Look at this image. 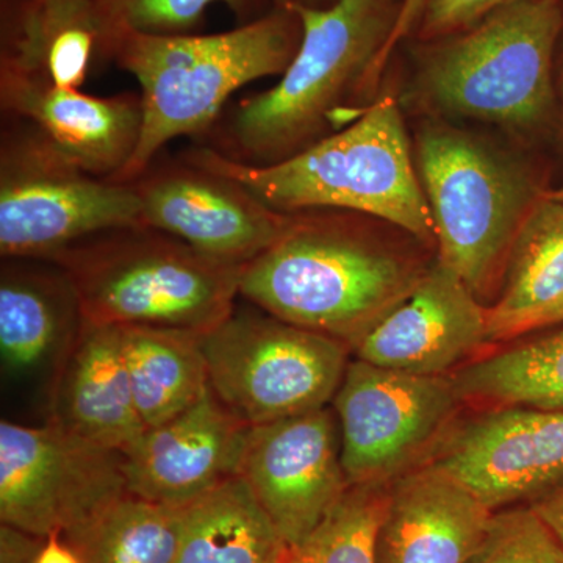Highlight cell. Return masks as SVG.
I'll return each instance as SVG.
<instances>
[{"mask_svg":"<svg viewBox=\"0 0 563 563\" xmlns=\"http://www.w3.org/2000/svg\"><path fill=\"white\" fill-rule=\"evenodd\" d=\"M2 114L31 122L85 172L113 180L131 162L143 129L135 92L99 98L0 69Z\"/></svg>","mask_w":563,"mask_h":563,"instance_id":"17","label":"cell"},{"mask_svg":"<svg viewBox=\"0 0 563 563\" xmlns=\"http://www.w3.org/2000/svg\"><path fill=\"white\" fill-rule=\"evenodd\" d=\"M301 40V18L290 0L262 20L213 35L111 33L99 62H113L135 77L143 102L139 146L113 181L136 179L169 141L209 132L233 92L284 74Z\"/></svg>","mask_w":563,"mask_h":563,"instance_id":"1","label":"cell"},{"mask_svg":"<svg viewBox=\"0 0 563 563\" xmlns=\"http://www.w3.org/2000/svg\"><path fill=\"white\" fill-rule=\"evenodd\" d=\"M47 262L69 280L85 324L201 333L235 309L243 268L147 225L96 233Z\"/></svg>","mask_w":563,"mask_h":563,"instance_id":"5","label":"cell"},{"mask_svg":"<svg viewBox=\"0 0 563 563\" xmlns=\"http://www.w3.org/2000/svg\"><path fill=\"white\" fill-rule=\"evenodd\" d=\"M239 476L285 544L301 543L350 487L335 412L322 407L251 426Z\"/></svg>","mask_w":563,"mask_h":563,"instance_id":"14","label":"cell"},{"mask_svg":"<svg viewBox=\"0 0 563 563\" xmlns=\"http://www.w3.org/2000/svg\"><path fill=\"white\" fill-rule=\"evenodd\" d=\"M388 485H350L317 529L288 548L284 563H376L374 543Z\"/></svg>","mask_w":563,"mask_h":563,"instance_id":"27","label":"cell"},{"mask_svg":"<svg viewBox=\"0 0 563 563\" xmlns=\"http://www.w3.org/2000/svg\"><path fill=\"white\" fill-rule=\"evenodd\" d=\"M122 354L144 426L162 424L209 390L202 333L162 325H120Z\"/></svg>","mask_w":563,"mask_h":563,"instance_id":"22","label":"cell"},{"mask_svg":"<svg viewBox=\"0 0 563 563\" xmlns=\"http://www.w3.org/2000/svg\"><path fill=\"white\" fill-rule=\"evenodd\" d=\"M493 514L451 474L421 463L388 485L376 563H468Z\"/></svg>","mask_w":563,"mask_h":563,"instance_id":"18","label":"cell"},{"mask_svg":"<svg viewBox=\"0 0 563 563\" xmlns=\"http://www.w3.org/2000/svg\"><path fill=\"white\" fill-rule=\"evenodd\" d=\"M468 563H563V547L529 504L493 514Z\"/></svg>","mask_w":563,"mask_h":563,"instance_id":"29","label":"cell"},{"mask_svg":"<svg viewBox=\"0 0 563 563\" xmlns=\"http://www.w3.org/2000/svg\"><path fill=\"white\" fill-rule=\"evenodd\" d=\"M426 3H428V0H401V10H399L398 20H396L390 38H388L387 44H385L383 52H380L379 60L376 63L377 77L383 73L385 62L390 57L396 44L406 38L407 35H410L415 29H418L422 11L426 9Z\"/></svg>","mask_w":563,"mask_h":563,"instance_id":"31","label":"cell"},{"mask_svg":"<svg viewBox=\"0 0 563 563\" xmlns=\"http://www.w3.org/2000/svg\"><path fill=\"white\" fill-rule=\"evenodd\" d=\"M563 298V202L550 196L526 218L506 266V284L488 307V342L525 335Z\"/></svg>","mask_w":563,"mask_h":563,"instance_id":"23","label":"cell"},{"mask_svg":"<svg viewBox=\"0 0 563 563\" xmlns=\"http://www.w3.org/2000/svg\"><path fill=\"white\" fill-rule=\"evenodd\" d=\"M563 29L561 0H526L465 31L431 40L422 54L426 98L448 114L531 129L550 113L551 70Z\"/></svg>","mask_w":563,"mask_h":563,"instance_id":"6","label":"cell"},{"mask_svg":"<svg viewBox=\"0 0 563 563\" xmlns=\"http://www.w3.org/2000/svg\"><path fill=\"white\" fill-rule=\"evenodd\" d=\"M44 539L29 536L10 526L0 528V563H33Z\"/></svg>","mask_w":563,"mask_h":563,"instance_id":"32","label":"cell"},{"mask_svg":"<svg viewBox=\"0 0 563 563\" xmlns=\"http://www.w3.org/2000/svg\"><path fill=\"white\" fill-rule=\"evenodd\" d=\"M424 272L343 222L296 211L280 239L243 266L240 298L351 350Z\"/></svg>","mask_w":563,"mask_h":563,"instance_id":"4","label":"cell"},{"mask_svg":"<svg viewBox=\"0 0 563 563\" xmlns=\"http://www.w3.org/2000/svg\"><path fill=\"white\" fill-rule=\"evenodd\" d=\"M288 547L242 477L184 506L174 563H282Z\"/></svg>","mask_w":563,"mask_h":563,"instance_id":"24","label":"cell"},{"mask_svg":"<svg viewBox=\"0 0 563 563\" xmlns=\"http://www.w3.org/2000/svg\"><path fill=\"white\" fill-rule=\"evenodd\" d=\"M250 428L209 387L198 402L147 428L122 454L128 490L166 506H187L239 476Z\"/></svg>","mask_w":563,"mask_h":563,"instance_id":"16","label":"cell"},{"mask_svg":"<svg viewBox=\"0 0 563 563\" xmlns=\"http://www.w3.org/2000/svg\"><path fill=\"white\" fill-rule=\"evenodd\" d=\"M3 258L0 273V355L10 373H31L65 357L80 332L79 301L54 263Z\"/></svg>","mask_w":563,"mask_h":563,"instance_id":"21","label":"cell"},{"mask_svg":"<svg viewBox=\"0 0 563 563\" xmlns=\"http://www.w3.org/2000/svg\"><path fill=\"white\" fill-rule=\"evenodd\" d=\"M0 133V255L47 261L111 229L144 225L131 184L95 176L31 122L3 114Z\"/></svg>","mask_w":563,"mask_h":563,"instance_id":"8","label":"cell"},{"mask_svg":"<svg viewBox=\"0 0 563 563\" xmlns=\"http://www.w3.org/2000/svg\"><path fill=\"white\" fill-rule=\"evenodd\" d=\"M184 506H166L125 492L65 540L84 563H174Z\"/></svg>","mask_w":563,"mask_h":563,"instance_id":"26","label":"cell"},{"mask_svg":"<svg viewBox=\"0 0 563 563\" xmlns=\"http://www.w3.org/2000/svg\"><path fill=\"white\" fill-rule=\"evenodd\" d=\"M101 38L90 0H0V69L80 90Z\"/></svg>","mask_w":563,"mask_h":563,"instance_id":"20","label":"cell"},{"mask_svg":"<svg viewBox=\"0 0 563 563\" xmlns=\"http://www.w3.org/2000/svg\"><path fill=\"white\" fill-rule=\"evenodd\" d=\"M180 157L242 181L284 213L355 211L391 222L422 242L435 240L431 207L391 98L374 102L352 124L274 165H242L209 146L190 147Z\"/></svg>","mask_w":563,"mask_h":563,"instance_id":"3","label":"cell"},{"mask_svg":"<svg viewBox=\"0 0 563 563\" xmlns=\"http://www.w3.org/2000/svg\"><path fill=\"white\" fill-rule=\"evenodd\" d=\"M128 184L139 196L144 225L232 265L244 266L272 247L291 220L242 181L180 155L152 162Z\"/></svg>","mask_w":563,"mask_h":563,"instance_id":"12","label":"cell"},{"mask_svg":"<svg viewBox=\"0 0 563 563\" xmlns=\"http://www.w3.org/2000/svg\"><path fill=\"white\" fill-rule=\"evenodd\" d=\"M51 422L125 454L146 431L125 368L120 325L81 324L57 368Z\"/></svg>","mask_w":563,"mask_h":563,"instance_id":"19","label":"cell"},{"mask_svg":"<svg viewBox=\"0 0 563 563\" xmlns=\"http://www.w3.org/2000/svg\"><path fill=\"white\" fill-rule=\"evenodd\" d=\"M250 306H235L202 333L209 383L218 399L247 426L328 407L350 365V346Z\"/></svg>","mask_w":563,"mask_h":563,"instance_id":"9","label":"cell"},{"mask_svg":"<svg viewBox=\"0 0 563 563\" xmlns=\"http://www.w3.org/2000/svg\"><path fill=\"white\" fill-rule=\"evenodd\" d=\"M280 2L282 0H101L98 7L101 51L111 33L122 29L152 35H188L202 24L203 14L214 3L228 7L236 25H246L272 13Z\"/></svg>","mask_w":563,"mask_h":563,"instance_id":"28","label":"cell"},{"mask_svg":"<svg viewBox=\"0 0 563 563\" xmlns=\"http://www.w3.org/2000/svg\"><path fill=\"white\" fill-rule=\"evenodd\" d=\"M417 155L439 262L481 298L506 269L536 187L517 165L454 129H426Z\"/></svg>","mask_w":563,"mask_h":563,"instance_id":"7","label":"cell"},{"mask_svg":"<svg viewBox=\"0 0 563 563\" xmlns=\"http://www.w3.org/2000/svg\"><path fill=\"white\" fill-rule=\"evenodd\" d=\"M518 2L526 0H428L417 31L424 41L443 38Z\"/></svg>","mask_w":563,"mask_h":563,"instance_id":"30","label":"cell"},{"mask_svg":"<svg viewBox=\"0 0 563 563\" xmlns=\"http://www.w3.org/2000/svg\"><path fill=\"white\" fill-rule=\"evenodd\" d=\"M128 490L122 454L54 422H0V520L36 539H68Z\"/></svg>","mask_w":563,"mask_h":563,"instance_id":"11","label":"cell"},{"mask_svg":"<svg viewBox=\"0 0 563 563\" xmlns=\"http://www.w3.org/2000/svg\"><path fill=\"white\" fill-rule=\"evenodd\" d=\"M526 335L455 369L463 402L563 409V324Z\"/></svg>","mask_w":563,"mask_h":563,"instance_id":"25","label":"cell"},{"mask_svg":"<svg viewBox=\"0 0 563 563\" xmlns=\"http://www.w3.org/2000/svg\"><path fill=\"white\" fill-rule=\"evenodd\" d=\"M90 2L96 3V5L99 7V3H101V0H90Z\"/></svg>","mask_w":563,"mask_h":563,"instance_id":"38","label":"cell"},{"mask_svg":"<svg viewBox=\"0 0 563 563\" xmlns=\"http://www.w3.org/2000/svg\"><path fill=\"white\" fill-rule=\"evenodd\" d=\"M290 3L302 40L279 84L236 103L210 129V150L229 161L269 166L329 136L344 103L376 80L401 10L395 0H335L325 9Z\"/></svg>","mask_w":563,"mask_h":563,"instance_id":"2","label":"cell"},{"mask_svg":"<svg viewBox=\"0 0 563 563\" xmlns=\"http://www.w3.org/2000/svg\"><path fill=\"white\" fill-rule=\"evenodd\" d=\"M463 404L446 376L350 362L333 398L350 485L390 484L428 461Z\"/></svg>","mask_w":563,"mask_h":563,"instance_id":"10","label":"cell"},{"mask_svg":"<svg viewBox=\"0 0 563 563\" xmlns=\"http://www.w3.org/2000/svg\"><path fill=\"white\" fill-rule=\"evenodd\" d=\"M559 324H563V298L561 301L555 302L553 307H550V309L544 310L543 313H540L539 317H537L536 320L529 324L528 331H526V333L540 331V329H547L551 328V325Z\"/></svg>","mask_w":563,"mask_h":563,"instance_id":"35","label":"cell"},{"mask_svg":"<svg viewBox=\"0 0 563 563\" xmlns=\"http://www.w3.org/2000/svg\"><path fill=\"white\" fill-rule=\"evenodd\" d=\"M291 2L299 3V5L310 7V9H325L332 5L335 0H291Z\"/></svg>","mask_w":563,"mask_h":563,"instance_id":"36","label":"cell"},{"mask_svg":"<svg viewBox=\"0 0 563 563\" xmlns=\"http://www.w3.org/2000/svg\"><path fill=\"white\" fill-rule=\"evenodd\" d=\"M563 547V484L529 504Z\"/></svg>","mask_w":563,"mask_h":563,"instance_id":"33","label":"cell"},{"mask_svg":"<svg viewBox=\"0 0 563 563\" xmlns=\"http://www.w3.org/2000/svg\"><path fill=\"white\" fill-rule=\"evenodd\" d=\"M426 462L493 512L531 504L563 484V409L483 407L451 426Z\"/></svg>","mask_w":563,"mask_h":563,"instance_id":"13","label":"cell"},{"mask_svg":"<svg viewBox=\"0 0 563 563\" xmlns=\"http://www.w3.org/2000/svg\"><path fill=\"white\" fill-rule=\"evenodd\" d=\"M33 563H84L80 555L63 540L60 532L51 533L41 543Z\"/></svg>","mask_w":563,"mask_h":563,"instance_id":"34","label":"cell"},{"mask_svg":"<svg viewBox=\"0 0 563 563\" xmlns=\"http://www.w3.org/2000/svg\"><path fill=\"white\" fill-rule=\"evenodd\" d=\"M284 561H285V559H284ZM282 563H284V562H282Z\"/></svg>","mask_w":563,"mask_h":563,"instance_id":"39","label":"cell"},{"mask_svg":"<svg viewBox=\"0 0 563 563\" xmlns=\"http://www.w3.org/2000/svg\"><path fill=\"white\" fill-rule=\"evenodd\" d=\"M488 342V309L442 262L352 344L358 361L395 372L446 376Z\"/></svg>","mask_w":563,"mask_h":563,"instance_id":"15","label":"cell"},{"mask_svg":"<svg viewBox=\"0 0 563 563\" xmlns=\"http://www.w3.org/2000/svg\"><path fill=\"white\" fill-rule=\"evenodd\" d=\"M551 196H553V198H555V199H559V201L563 202V188H562V190L555 191L554 195H551Z\"/></svg>","mask_w":563,"mask_h":563,"instance_id":"37","label":"cell"}]
</instances>
